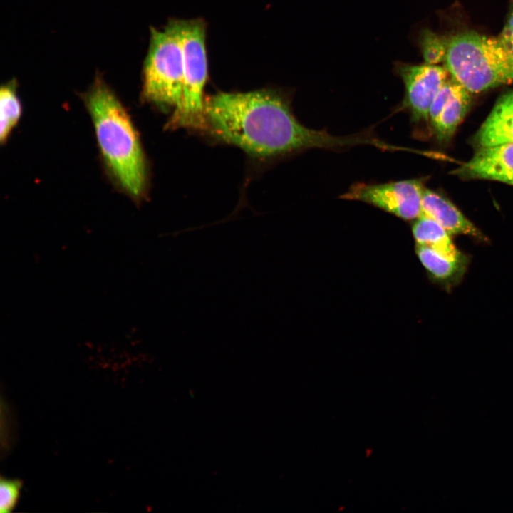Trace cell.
<instances>
[{
	"mask_svg": "<svg viewBox=\"0 0 513 513\" xmlns=\"http://www.w3.org/2000/svg\"><path fill=\"white\" fill-rule=\"evenodd\" d=\"M204 114L212 134L255 156L377 144V139L365 135L340 137L306 127L285 98L272 90L219 93L204 100Z\"/></svg>",
	"mask_w": 513,
	"mask_h": 513,
	"instance_id": "1",
	"label": "cell"
},
{
	"mask_svg": "<svg viewBox=\"0 0 513 513\" xmlns=\"http://www.w3.org/2000/svg\"><path fill=\"white\" fill-rule=\"evenodd\" d=\"M98 143L115 180L134 197L143 193L146 167L135 128L125 108L101 79L86 95Z\"/></svg>",
	"mask_w": 513,
	"mask_h": 513,
	"instance_id": "2",
	"label": "cell"
},
{
	"mask_svg": "<svg viewBox=\"0 0 513 513\" xmlns=\"http://www.w3.org/2000/svg\"><path fill=\"white\" fill-rule=\"evenodd\" d=\"M444 66L472 94L513 83V57L497 37L472 31L450 38Z\"/></svg>",
	"mask_w": 513,
	"mask_h": 513,
	"instance_id": "3",
	"label": "cell"
},
{
	"mask_svg": "<svg viewBox=\"0 0 513 513\" xmlns=\"http://www.w3.org/2000/svg\"><path fill=\"white\" fill-rule=\"evenodd\" d=\"M180 43L184 83L180 106L174 110L170 127H205L203 99L207 78L206 28L200 19H172L167 24Z\"/></svg>",
	"mask_w": 513,
	"mask_h": 513,
	"instance_id": "4",
	"label": "cell"
},
{
	"mask_svg": "<svg viewBox=\"0 0 513 513\" xmlns=\"http://www.w3.org/2000/svg\"><path fill=\"white\" fill-rule=\"evenodd\" d=\"M142 79L145 100L175 110L180 106L184 83L182 53L178 38L168 24L161 30L151 29Z\"/></svg>",
	"mask_w": 513,
	"mask_h": 513,
	"instance_id": "5",
	"label": "cell"
},
{
	"mask_svg": "<svg viewBox=\"0 0 513 513\" xmlns=\"http://www.w3.org/2000/svg\"><path fill=\"white\" fill-rule=\"evenodd\" d=\"M424 189L420 179L381 184L358 182L353 185L341 197L362 201L410 220L418 219L423 214Z\"/></svg>",
	"mask_w": 513,
	"mask_h": 513,
	"instance_id": "6",
	"label": "cell"
},
{
	"mask_svg": "<svg viewBox=\"0 0 513 513\" xmlns=\"http://www.w3.org/2000/svg\"><path fill=\"white\" fill-rule=\"evenodd\" d=\"M396 69L405 86L403 108L409 110L415 122L429 120L431 104L450 77L449 71L445 66L428 63H400Z\"/></svg>",
	"mask_w": 513,
	"mask_h": 513,
	"instance_id": "7",
	"label": "cell"
},
{
	"mask_svg": "<svg viewBox=\"0 0 513 513\" xmlns=\"http://www.w3.org/2000/svg\"><path fill=\"white\" fill-rule=\"evenodd\" d=\"M454 173L466 179L491 180L513 185V142L479 147L473 157Z\"/></svg>",
	"mask_w": 513,
	"mask_h": 513,
	"instance_id": "8",
	"label": "cell"
},
{
	"mask_svg": "<svg viewBox=\"0 0 513 513\" xmlns=\"http://www.w3.org/2000/svg\"><path fill=\"white\" fill-rule=\"evenodd\" d=\"M423 214L437 222L450 235L465 234L481 241L485 235L450 200L437 192L424 189L422 199Z\"/></svg>",
	"mask_w": 513,
	"mask_h": 513,
	"instance_id": "9",
	"label": "cell"
},
{
	"mask_svg": "<svg viewBox=\"0 0 513 513\" xmlns=\"http://www.w3.org/2000/svg\"><path fill=\"white\" fill-rule=\"evenodd\" d=\"M475 139L479 147L513 142V91L497 100Z\"/></svg>",
	"mask_w": 513,
	"mask_h": 513,
	"instance_id": "10",
	"label": "cell"
},
{
	"mask_svg": "<svg viewBox=\"0 0 513 513\" xmlns=\"http://www.w3.org/2000/svg\"><path fill=\"white\" fill-rule=\"evenodd\" d=\"M417 245L418 258L435 279L450 289L460 281L467 267V256L454 259L430 247Z\"/></svg>",
	"mask_w": 513,
	"mask_h": 513,
	"instance_id": "11",
	"label": "cell"
},
{
	"mask_svg": "<svg viewBox=\"0 0 513 513\" xmlns=\"http://www.w3.org/2000/svg\"><path fill=\"white\" fill-rule=\"evenodd\" d=\"M471 95L462 86L444 105L436 118L430 122L439 140L445 141L452 137L470 108Z\"/></svg>",
	"mask_w": 513,
	"mask_h": 513,
	"instance_id": "12",
	"label": "cell"
},
{
	"mask_svg": "<svg viewBox=\"0 0 513 513\" xmlns=\"http://www.w3.org/2000/svg\"><path fill=\"white\" fill-rule=\"evenodd\" d=\"M417 244L430 247L445 255L456 259L464 255L453 244L450 234L435 219L422 214L413 226Z\"/></svg>",
	"mask_w": 513,
	"mask_h": 513,
	"instance_id": "13",
	"label": "cell"
},
{
	"mask_svg": "<svg viewBox=\"0 0 513 513\" xmlns=\"http://www.w3.org/2000/svg\"><path fill=\"white\" fill-rule=\"evenodd\" d=\"M15 81L3 85L0 90V140L5 142L21 115Z\"/></svg>",
	"mask_w": 513,
	"mask_h": 513,
	"instance_id": "14",
	"label": "cell"
},
{
	"mask_svg": "<svg viewBox=\"0 0 513 513\" xmlns=\"http://www.w3.org/2000/svg\"><path fill=\"white\" fill-rule=\"evenodd\" d=\"M450 38L437 34L430 30L423 31L420 46L425 63L438 65L445 63Z\"/></svg>",
	"mask_w": 513,
	"mask_h": 513,
	"instance_id": "15",
	"label": "cell"
},
{
	"mask_svg": "<svg viewBox=\"0 0 513 513\" xmlns=\"http://www.w3.org/2000/svg\"><path fill=\"white\" fill-rule=\"evenodd\" d=\"M22 483L19 480L1 478L0 512H10L16 505Z\"/></svg>",
	"mask_w": 513,
	"mask_h": 513,
	"instance_id": "16",
	"label": "cell"
},
{
	"mask_svg": "<svg viewBox=\"0 0 513 513\" xmlns=\"http://www.w3.org/2000/svg\"><path fill=\"white\" fill-rule=\"evenodd\" d=\"M502 46L513 57V8L499 35L497 37Z\"/></svg>",
	"mask_w": 513,
	"mask_h": 513,
	"instance_id": "17",
	"label": "cell"
}]
</instances>
